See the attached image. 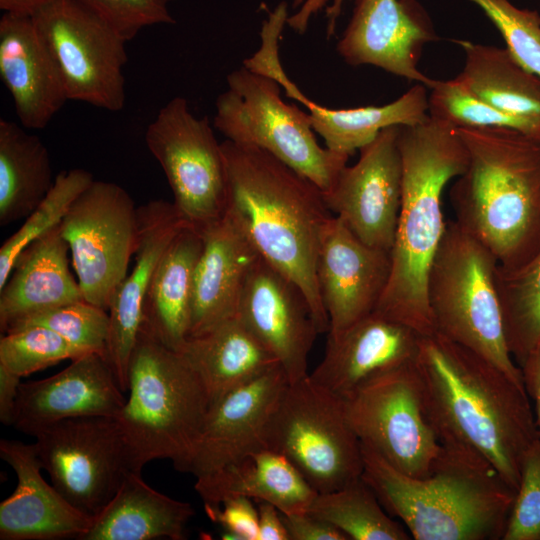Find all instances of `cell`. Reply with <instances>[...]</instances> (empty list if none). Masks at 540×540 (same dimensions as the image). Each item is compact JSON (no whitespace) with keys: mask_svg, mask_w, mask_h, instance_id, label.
<instances>
[{"mask_svg":"<svg viewBox=\"0 0 540 540\" xmlns=\"http://www.w3.org/2000/svg\"><path fill=\"white\" fill-rule=\"evenodd\" d=\"M204 508L208 517L223 528V539L258 540V509L252 499L231 497L217 507Z\"/></svg>","mask_w":540,"mask_h":540,"instance_id":"cell-43","label":"cell"},{"mask_svg":"<svg viewBox=\"0 0 540 540\" xmlns=\"http://www.w3.org/2000/svg\"><path fill=\"white\" fill-rule=\"evenodd\" d=\"M190 503L173 499L130 471L80 540L186 539L194 515Z\"/></svg>","mask_w":540,"mask_h":540,"instance_id":"cell-28","label":"cell"},{"mask_svg":"<svg viewBox=\"0 0 540 540\" xmlns=\"http://www.w3.org/2000/svg\"><path fill=\"white\" fill-rule=\"evenodd\" d=\"M498 265L455 220L447 221L429 272L428 304L436 332L524 386L521 368L506 341L496 282Z\"/></svg>","mask_w":540,"mask_h":540,"instance_id":"cell-7","label":"cell"},{"mask_svg":"<svg viewBox=\"0 0 540 540\" xmlns=\"http://www.w3.org/2000/svg\"><path fill=\"white\" fill-rule=\"evenodd\" d=\"M123 393L107 358L87 353L48 378L21 382L12 426L33 436L67 419L115 417L125 403Z\"/></svg>","mask_w":540,"mask_h":540,"instance_id":"cell-20","label":"cell"},{"mask_svg":"<svg viewBox=\"0 0 540 540\" xmlns=\"http://www.w3.org/2000/svg\"><path fill=\"white\" fill-rule=\"evenodd\" d=\"M468 152L450 189L456 223L503 269L540 251V139L506 128H457Z\"/></svg>","mask_w":540,"mask_h":540,"instance_id":"cell-4","label":"cell"},{"mask_svg":"<svg viewBox=\"0 0 540 540\" xmlns=\"http://www.w3.org/2000/svg\"><path fill=\"white\" fill-rule=\"evenodd\" d=\"M288 97L309 110L311 127L330 150L352 155L390 126H414L428 118L426 86L415 84L393 102L382 106L331 109L308 99L289 79L284 69L273 75Z\"/></svg>","mask_w":540,"mask_h":540,"instance_id":"cell-29","label":"cell"},{"mask_svg":"<svg viewBox=\"0 0 540 540\" xmlns=\"http://www.w3.org/2000/svg\"><path fill=\"white\" fill-rule=\"evenodd\" d=\"M221 146L228 184L226 214L258 255L300 289L319 333L328 332L317 257L332 213L322 191L260 148L227 139Z\"/></svg>","mask_w":540,"mask_h":540,"instance_id":"cell-2","label":"cell"},{"mask_svg":"<svg viewBox=\"0 0 540 540\" xmlns=\"http://www.w3.org/2000/svg\"><path fill=\"white\" fill-rule=\"evenodd\" d=\"M402 198L387 286L374 312L400 322L419 335L435 332L427 284L447 221L442 210L446 185L468 164L457 128L431 117L400 126Z\"/></svg>","mask_w":540,"mask_h":540,"instance_id":"cell-3","label":"cell"},{"mask_svg":"<svg viewBox=\"0 0 540 540\" xmlns=\"http://www.w3.org/2000/svg\"><path fill=\"white\" fill-rule=\"evenodd\" d=\"M128 397L115 420L130 470L156 459L186 472L210 401L180 351L141 325L128 370Z\"/></svg>","mask_w":540,"mask_h":540,"instance_id":"cell-6","label":"cell"},{"mask_svg":"<svg viewBox=\"0 0 540 540\" xmlns=\"http://www.w3.org/2000/svg\"><path fill=\"white\" fill-rule=\"evenodd\" d=\"M419 335L376 312L329 336L321 362L310 378L341 398L367 381L416 359Z\"/></svg>","mask_w":540,"mask_h":540,"instance_id":"cell-22","label":"cell"},{"mask_svg":"<svg viewBox=\"0 0 540 540\" xmlns=\"http://www.w3.org/2000/svg\"><path fill=\"white\" fill-rule=\"evenodd\" d=\"M441 446L429 474L416 478L361 444V476L416 540L502 539L516 492L476 453Z\"/></svg>","mask_w":540,"mask_h":540,"instance_id":"cell-5","label":"cell"},{"mask_svg":"<svg viewBox=\"0 0 540 540\" xmlns=\"http://www.w3.org/2000/svg\"><path fill=\"white\" fill-rule=\"evenodd\" d=\"M179 351L201 379L210 404L279 365L236 315L188 338Z\"/></svg>","mask_w":540,"mask_h":540,"instance_id":"cell-31","label":"cell"},{"mask_svg":"<svg viewBox=\"0 0 540 540\" xmlns=\"http://www.w3.org/2000/svg\"><path fill=\"white\" fill-rule=\"evenodd\" d=\"M113 28L126 41L155 24L173 23L170 0H75Z\"/></svg>","mask_w":540,"mask_h":540,"instance_id":"cell-42","label":"cell"},{"mask_svg":"<svg viewBox=\"0 0 540 540\" xmlns=\"http://www.w3.org/2000/svg\"><path fill=\"white\" fill-rule=\"evenodd\" d=\"M353 540H407L409 533L393 520L362 476L346 486L318 493L308 511Z\"/></svg>","mask_w":540,"mask_h":540,"instance_id":"cell-34","label":"cell"},{"mask_svg":"<svg viewBox=\"0 0 540 540\" xmlns=\"http://www.w3.org/2000/svg\"><path fill=\"white\" fill-rule=\"evenodd\" d=\"M4 334L0 339V366L21 378L84 355L44 326L28 325Z\"/></svg>","mask_w":540,"mask_h":540,"instance_id":"cell-39","label":"cell"},{"mask_svg":"<svg viewBox=\"0 0 540 540\" xmlns=\"http://www.w3.org/2000/svg\"><path fill=\"white\" fill-rule=\"evenodd\" d=\"M0 77L25 128L46 127L68 100L57 66L32 16L4 13L1 17Z\"/></svg>","mask_w":540,"mask_h":540,"instance_id":"cell-24","label":"cell"},{"mask_svg":"<svg viewBox=\"0 0 540 540\" xmlns=\"http://www.w3.org/2000/svg\"><path fill=\"white\" fill-rule=\"evenodd\" d=\"M267 448L287 457L318 492L361 477V443L346 416L344 399L305 378L289 383L270 419Z\"/></svg>","mask_w":540,"mask_h":540,"instance_id":"cell-9","label":"cell"},{"mask_svg":"<svg viewBox=\"0 0 540 540\" xmlns=\"http://www.w3.org/2000/svg\"><path fill=\"white\" fill-rule=\"evenodd\" d=\"M52 0H0L4 13L32 16L37 10Z\"/></svg>","mask_w":540,"mask_h":540,"instance_id":"cell-49","label":"cell"},{"mask_svg":"<svg viewBox=\"0 0 540 540\" xmlns=\"http://www.w3.org/2000/svg\"><path fill=\"white\" fill-rule=\"evenodd\" d=\"M500 31L506 49L526 70L540 77V15L509 0H470Z\"/></svg>","mask_w":540,"mask_h":540,"instance_id":"cell-40","label":"cell"},{"mask_svg":"<svg viewBox=\"0 0 540 540\" xmlns=\"http://www.w3.org/2000/svg\"><path fill=\"white\" fill-rule=\"evenodd\" d=\"M0 457L17 476L15 490L0 503V539H81L93 519L43 478L34 443L1 439Z\"/></svg>","mask_w":540,"mask_h":540,"instance_id":"cell-23","label":"cell"},{"mask_svg":"<svg viewBox=\"0 0 540 540\" xmlns=\"http://www.w3.org/2000/svg\"><path fill=\"white\" fill-rule=\"evenodd\" d=\"M345 0H334L331 6L326 9L328 18L327 36L335 33L336 22L341 14L342 5ZM328 3V0H293V8L299 10L287 19L290 28L299 34H303L308 27L311 17L322 10Z\"/></svg>","mask_w":540,"mask_h":540,"instance_id":"cell-45","label":"cell"},{"mask_svg":"<svg viewBox=\"0 0 540 540\" xmlns=\"http://www.w3.org/2000/svg\"><path fill=\"white\" fill-rule=\"evenodd\" d=\"M202 247L201 231L184 227L162 255L144 300L142 325L176 351L189 337L194 272Z\"/></svg>","mask_w":540,"mask_h":540,"instance_id":"cell-30","label":"cell"},{"mask_svg":"<svg viewBox=\"0 0 540 540\" xmlns=\"http://www.w3.org/2000/svg\"><path fill=\"white\" fill-rule=\"evenodd\" d=\"M236 316L275 357L289 383L308 376V356L319 333L300 289L260 256L244 284Z\"/></svg>","mask_w":540,"mask_h":540,"instance_id":"cell-18","label":"cell"},{"mask_svg":"<svg viewBox=\"0 0 540 540\" xmlns=\"http://www.w3.org/2000/svg\"><path fill=\"white\" fill-rule=\"evenodd\" d=\"M415 363L440 443L476 453L516 492L524 457L540 438L525 387L436 331L421 336Z\"/></svg>","mask_w":540,"mask_h":540,"instance_id":"cell-1","label":"cell"},{"mask_svg":"<svg viewBox=\"0 0 540 540\" xmlns=\"http://www.w3.org/2000/svg\"><path fill=\"white\" fill-rule=\"evenodd\" d=\"M32 19L68 100L113 112L124 107L127 41L121 35L75 0H52Z\"/></svg>","mask_w":540,"mask_h":540,"instance_id":"cell-11","label":"cell"},{"mask_svg":"<svg viewBox=\"0 0 540 540\" xmlns=\"http://www.w3.org/2000/svg\"><path fill=\"white\" fill-rule=\"evenodd\" d=\"M344 403L361 444L404 474H429L442 446L428 418L415 360L367 381Z\"/></svg>","mask_w":540,"mask_h":540,"instance_id":"cell-10","label":"cell"},{"mask_svg":"<svg viewBox=\"0 0 540 540\" xmlns=\"http://www.w3.org/2000/svg\"><path fill=\"white\" fill-rule=\"evenodd\" d=\"M430 17L417 0H356L336 49L352 65H373L431 87L418 69L423 47L438 40Z\"/></svg>","mask_w":540,"mask_h":540,"instance_id":"cell-16","label":"cell"},{"mask_svg":"<svg viewBox=\"0 0 540 540\" xmlns=\"http://www.w3.org/2000/svg\"><path fill=\"white\" fill-rule=\"evenodd\" d=\"M93 181L89 171L79 168L56 175L54 185L45 198L0 248V289L6 283L21 252L60 225L73 202Z\"/></svg>","mask_w":540,"mask_h":540,"instance_id":"cell-36","label":"cell"},{"mask_svg":"<svg viewBox=\"0 0 540 540\" xmlns=\"http://www.w3.org/2000/svg\"><path fill=\"white\" fill-rule=\"evenodd\" d=\"M138 211V246L132 271L118 287L108 309L106 358L123 392L128 391L130 358L143 322V305L153 273L174 237L191 225L174 203L150 201Z\"/></svg>","mask_w":540,"mask_h":540,"instance_id":"cell-21","label":"cell"},{"mask_svg":"<svg viewBox=\"0 0 540 540\" xmlns=\"http://www.w3.org/2000/svg\"><path fill=\"white\" fill-rule=\"evenodd\" d=\"M390 268V252L367 245L336 216L329 218L317 257V279L329 318V336L375 311Z\"/></svg>","mask_w":540,"mask_h":540,"instance_id":"cell-19","label":"cell"},{"mask_svg":"<svg viewBox=\"0 0 540 540\" xmlns=\"http://www.w3.org/2000/svg\"><path fill=\"white\" fill-rule=\"evenodd\" d=\"M502 540H540V438L524 457Z\"/></svg>","mask_w":540,"mask_h":540,"instance_id":"cell-41","label":"cell"},{"mask_svg":"<svg viewBox=\"0 0 540 540\" xmlns=\"http://www.w3.org/2000/svg\"><path fill=\"white\" fill-rule=\"evenodd\" d=\"M137 209L123 187L94 180L60 224L84 300L107 311L138 246Z\"/></svg>","mask_w":540,"mask_h":540,"instance_id":"cell-12","label":"cell"},{"mask_svg":"<svg viewBox=\"0 0 540 540\" xmlns=\"http://www.w3.org/2000/svg\"><path fill=\"white\" fill-rule=\"evenodd\" d=\"M524 386L534 404V415L540 431V347L520 365Z\"/></svg>","mask_w":540,"mask_h":540,"instance_id":"cell-48","label":"cell"},{"mask_svg":"<svg viewBox=\"0 0 540 540\" xmlns=\"http://www.w3.org/2000/svg\"><path fill=\"white\" fill-rule=\"evenodd\" d=\"M145 141L167 178L173 203L192 226L201 230L225 215V160L207 116L195 117L187 100L175 97L149 124Z\"/></svg>","mask_w":540,"mask_h":540,"instance_id":"cell-13","label":"cell"},{"mask_svg":"<svg viewBox=\"0 0 540 540\" xmlns=\"http://www.w3.org/2000/svg\"><path fill=\"white\" fill-rule=\"evenodd\" d=\"M257 502L258 540H290L279 509L269 502Z\"/></svg>","mask_w":540,"mask_h":540,"instance_id":"cell-46","label":"cell"},{"mask_svg":"<svg viewBox=\"0 0 540 540\" xmlns=\"http://www.w3.org/2000/svg\"><path fill=\"white\" fill-rule=\"evenodd\" d=\"M41 467L77 510L94 519L130 472L115 417L59 421L33 434Z\"/></svg>","mask_w":540,"mask_h":540,"instance_id":"cell-14","label":"cell"},{"mask_svg":"<svg viewBox=\"0 0 540 540\" xmlns=\"http://www.w3.org/2000/svg\"><path fill=\"white\" fill-rule=\"evenodd\" d=\"M21 377L0 366V421L12 426Z\"/></svg>","mask_w":540,"mask_h":540,"instance_id":"cell-47","label":"cell"},{"mask_svg":"<svg viewBox=\"0 0 540 540\" xmlns=\"http://www.w3.org/2000/svg\"><path fill=\"white\" fill-rule=\"evenodd\" d=\"M68 251L58 225L21 252L0 289L2 333L32 314L84 300L69 269Z\"/></svg>","mask_w":540,"mask_h":540,"instance_id":"cell-26","label":"cell"},{"mask_svg":"<svg viewBox=\"0 0 540 540\" xmlns=\"http://www.w3.org/2000/svg\"><path fill=\"white\" fill-rule=\"evenodd\" d=\"M200 231L203 247L194 272L188 338L204 334L236 315L248 274L259 258L226 213Z\"/></svg>","mask_w":540,"mask_h":540,"instance_id":"cell-25","label":"cell"},{"mask_svg":"<svg viewBox=\"0 0 540 540\" xmlns=\"http://www.w3.org/2000/svg\"><path fill=\"white\" fill-rule=\"evenodd\" d=\"M456 43L465 52L457 78L485 102L540 132V77L520 65L506 48L466 40Z\"/></svg>","mask_w":540,"mask_h":540,"instance_id":"cell-32","label":"cell"},{"mask_svg":"<svg viewBox=\"0 0 540 540\" xmlns=\"http://www.w3.org/2000/svg\"><path fill=\"white\" fill-rule=\"evenodd\" d=\"M194 488L204 507H217L228 498L243 496L269 502L284 514L307 512L318 494L287 457L269 448L196 479Z\"/></svg>","mask_w":540,"mask_h":540,"instance_id":"cell-27","label":"cell"},{"mask_svg":"<svg viewBox=\"0 0 540 540\" xmlns=\"http://www.w3.org/2000/svg\"><path fill=\"white\" fill-rule=\"evenodd\" d=\"M28 325H40L55 331L81 354L100 353L106 357L108 311L86 300L32 314L13 324L6 332Z\"/></svg>","mask_w":540,"mask_h":540,"instance_id":"cell-38","label":"cell"},{"mask_svg":"<svg viewBox=\"0 0 540 540\" xmlns=\"http://www.w3.org/2000/svg\"><path fill=\"white\" fill-rule=\"evenodd\" d=\"M21 126L0 119L1 226L29 216L55 182L46 146Z\"/></svg>","mask_w":540,"mask_h":540,"instance_id":"cell-33","label":"cell"},{"mask_svg":"<svg viewBox=\"0 0 540 540\" xmlns=\"http://www.w3.org/2000/svg\"><path fill=\"white\" fill-rule=\"evenodd\" d=\"M428 96L429 117L456 128H506L540 138L531 123L485 102L459 78L435 80Z\"/></svg>","mask_w":540,"mask_h":540,"instance_id":"cell-37","label":"cell"},{"mask_svg":"<svg viewBox=\"0 0 540 540\" xmlns=\"http://www.w3.org/2000/svg\"><path fill=\"white\" fill-rule=\"evenodd\" d=\"M290 540H348L333 524L309 512L281 513Z\"/></svg>","mask_w":540,"mask_h":540,"instance_id":"cell-44","label":"cell"},{"mask_svg":"<svg viewBox=\"0 0 540 540\" xmlns=\"http://www.w3.org/2000/svg\"><path fill=\"white\" fill-rule=\"evenodd\" d=\"M400 126L384 128L361 147L360 157L345 166L323 193L327 208L367 245L390 252L402 198Z\"/></svg>","mask_w":540,"mask_h":540,"instance_id":"cell-15","label":"cell"},{"mask_svg":"<svg viewBox=\"0 0 540 540\" xmlns=\"http://www.w3.org/2000/svg\"><path fill=\"white\" fill-rule=\"evenodd\" d=\"M540 139V138H539Z\"/></svg>","mask_w":540,"mask_h":540,"instance_id":"cell-50","label":"cell"},{"mask_svg":"<svg viewBox=\"0 0 540 540\" xmlns=\"http://www.w3.org/2000/svg\"><path fill=\"white\" fill-rule=\"evenodd\" d=\"M509 351L520 365L540 347V251L515 269L496 272Z\"/></svg>","mask_w":540,"mask_h":540,"instance_id":"cell-35","label":"cell"},{"mask_svg":"<svg viewBox=\"0 0 540 540\" xmlns=\"http://www.w3.org/2000/svg\"><path fill=\"white\" fill-rule=\"evenodd\" d=\"M227 85L213 120L227 140L268 152L322 192L334 185L350 155L318 144L308 113L282 100L276 80L242 66Z\"/></svg>","mask_w":540,"mask_h":540,"instance_id":"cell-8","label":"cell"},{"mask_svg":"<svg viewBox=\"0 0 540 540\" xmlns=\"http://www.w3.org/2000/svg\"><path fill=\"white\" fill-rule=\"evenodd\" d=\"M288 384L277 365L212 402L186 472L204 478L267 448L268 425Z\"/></svg>","mask_w":540,"mask_h":540,"instance_id":"cell-17","label":"cell"}]
</instances>
